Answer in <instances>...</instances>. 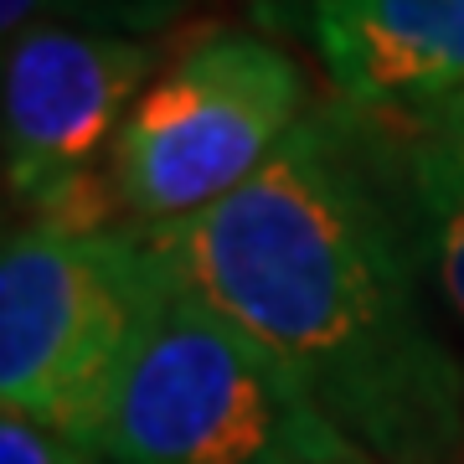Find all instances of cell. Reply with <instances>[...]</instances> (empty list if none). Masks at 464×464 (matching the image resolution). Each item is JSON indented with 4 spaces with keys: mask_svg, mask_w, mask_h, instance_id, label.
Masks as SVG:
<instances>
[{
    "mask_svg": "<svg viewBox=\"0 0 464 464\" xmlns=\"http://www.w3.org/2000/svg\"><path fill=\"white\" fill-rule=\"evenodd\" d=\"M170 274V268H166ZM99 464H362L268 346L170 279L114 398Z\"/></svg>",
    "mask_w": 464,
    "mask_h": 464,
    "instance_id": "obj_2",
    "label": "cell"
},
{
    "mask_svg": "<svg viewBox=\"0 0 464 464\" xmlns=\"http://www.w3.org/2000/svg\"><path fill=\"white\" fill-rule=\"evenodd\" d=\"M433 264H439V284H444L449 310L459 315L464 325V197L439 212V248H433Z\"/></svg>",
    "mask_w": 464,
    "mask_h": 464,
    "instance_id": "obj_10",
    "label": "cell"
},
{
    "mask_svg": "<svg viewBox=\"0 0 464 464\" xmlns=\"http://www.w3.org/2000/svg\"><path fill=\"white\" fill-rule=\"evenodd\" d=\"M304 5H310V0H304Z\"/></svg>",
    "mask_w": 464,
    "mask_h": 464,
    "instance_id": "obj_12",
    "label": "cell"
},
{
    "mask_svg": "<svg viewBox=\"0 0 464 464\" xmlns=\"http://www.w3.org/2000/svg\"><path fill=\"white\" fill-rule=\"evenodd\" d=\"M186 11V0H0V32L5 42L32 26H83V32L140 36L160 32Z\"/></svg>",
    "mask_w": 464,
    "mask_h": 464,
    "instance_id": "obj_7",
    "label": "cell"
},
{
    "mask_svg": "<svg viewBox=\"0 0 464 464\" xmlns=\"http://www.w3.org/2000/svg\"><path fill=\"white\" fill-rule=\"evenodd\" d=\"M304 72L253 32L191 36L140 93L109 155L134 232L176 227L217 207L304 124Z\"/></svg>",
    "mask_w": 464,
    "mask_h": 464,
    "instance_id": "obj_4",
    "label": "cell"
},
{
    "mask_svg": "<svg viewBox=\"0 0 464 464\" xmlns=\"http://www.w3.org/2000/svg\"><path fill=\"white\" fill-rule=\"evenodd\" d=\"M166 284L145 232L11 227L0 253V408L93 454Z\"/></svg>",
    "mask_w": 464,
    "mask_h": 464,
    "instance_id": "obj_3",
    "label": "cell"
},
{
    "mask_svg": "<svg viewBox=\"0 0 464 464\" xmlns=\"http://www.w3.org/2000/svg\"><path fill=\"white\" fill-rule=\"evenodd\" d=\"M408 124L418 130V140H413L418 191L429 201V212L433 207L449 212L464 197V93L433 103L423 114H408Z\"/></svg>",
    "mask_w": 464,
    "mask_h": 464,
    "instance_id": "obj_8",
    "label": "cell"
},
{
    "mask_svg": "<svg viewBox=\"0 0 464 464\" xmlns=\"http://www.w3.org/2000/svg\"><path fill=\"white\" fill-rule=\"evenodd\" d=\"M0 464H99L72 439L42 429L21 413H0Z\"/></svg>",
    "mask_w": 464,
    "mask_h": 464,
    "instance_id": "obj_9",
    "label": "cell"
},
{
    "mask_svg": "<svg viewBox=\"0 0 464 464\" xmlns=\"http://www.w3.org/2000/svg\"><path fill=\"white\" fill-rule=\"evenodd\" d=\"M362 464H372V459H362Z\"/></svg>",
    "mask_w": 464,
    "mask_h": 464,
    "instance_id": "obj_11",
    "label": "cell"
},
{
    "mask_svg": "<svg viewBox=\"0 0 464 464\" xmlns=\"http://www.w3.org/2000/svg\"><path fill=\"white\" fill-rule=\"evenodd\" d=\"M145 243L274 351L372 464H433L459 444L464 382L423 320L398 207L325 119H304L248 186Z\"/></svg>",
    "mask_w": 464,
    "mask_h": 464,
    "instance_id": "obj_1",
    "label": "cell"
},
{
    "mask_svg": "<svg viewBox=\"0 0 464 464\" xmlns=\"http://www.w3.org/2000/svg\"><path fill=\"white\" fill-rule=\"evenodd\" d=\"M304 32L351 109L408 119L464 93V0H310Z\"/></svg>",
    "mask_w": 464,
    "mask_h": 464,
    "instance_id": "obj_6",
    "label": "cell"
},
{
    "mask_svg": "<svg viewBox=\"0 0 464 464\" xmlns=\"http://www.w3.org/2000/svg\"><path fill=\"white\" fill-rule=\"evenodd\" d=\"M150 83L155 47L140 36L32 26L5 42V186L32 227H109L103 155Z\"/></svg>",
    "mask_w": 464,
    "mask_h": 464,
    "instance_id": "obj_5",
    "label": "cell"
}]
</instances>
